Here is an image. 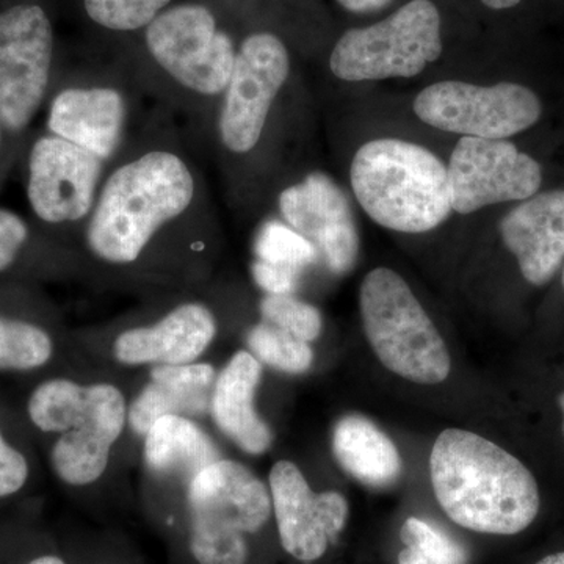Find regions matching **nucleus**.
<instances>
[{
  "mask_svg": "<svg viewBox=\"0 0 564 564\" xmlns=\"http://www.w3.org/2000/svg\"><path fill=\"white\" fill-rule=\"evenodd\" d=\"M220 458L217 445L184 415H163L144 441V462L152 474L191 485L193 478Z\"/></svg>",
  "mask_w": 564,
  "mask_h": 564,
  "instance_id": "obj_21",
  "label": "nucleus"
},
{
  "mask_svg": "<svg viewBox=\"0 0 564 564\" xmlns=\"http://www.w3.org/2000/svg\"><path fill=\"white\" fill-rule=\"evenodd\" d=\"M400 538L404 549L399 554V564H467L462 545L422 519H406Z\"/></svg>",
  "mask_w": 564,
  "mask_h": 564,
  "instance_id": "obj_25",
  "label": "nucleus"
},
{
  "mask_svg": "<svg viewBox=\"0 0 564 564\" xmlns=\"http://www.w3.org/2000/svg\"><path fill=\"white\" fill-rule=\"evenodd\" d=\"M139 93V84L120 80L66 85L52 99L47 129L111 165L144 124Z\"/></svg>",
  "mask_w": 564,
  "mask_h": 564,
  "instance_id": "obj_12",
  "label": "nucleus"
},
{
  "mask_svg": "<svg viewBox=\"0 0 564 564\" xmlns=\"http://www.w3.org/2000/svg\"><path fill=\"white\" fill-rule=\"evenodd\" d=\"M28 240V223L14 212L0 209V273L13 265Z\"/></svg>",
  "mask_w": 564,
  "mask_h": 564,
  "instance_id": "obj_29",
  "label": "nucleus"
},
{
  "mask_svg": "<svg viewBox=\"0 0 564 564\" xmlns=\"http://www.w3.org/2000/svg\"><path fill=\"white\" fill-rule=\"evenodd\" d=\"M291 69L288 46L274 33L256 32L242 41L207 141L225 161H239L258 150Z\"/></svg>",
  "mask_w": 564,
  "mask_h": 564,
  "instance_id": "obj_9",
  "label": "nucleus"
},
{
  "mask_svg": "<svg viewBox=\"0 0 564 564\" xmlns=\"http://www.w3.org/2000/svg\"><path fill=\"white\" fill-rule=\"evenodd\" d=\"M254 254L256 261L288 267L296 272H303L318 259L314 245L280 220L263 223L256 236Z\"/></svg>",
  "mask_w": 564,
  "mask_h": 564,
  "instance_id": "obj_26",
  "label": "nucleus"
},
{
  "mask_svg": "<svg viewBox=\"0 0 564 564\" xmlns=\"http://www.w3.org/2000/svg\"><path fill=\"white\" fill-rule=\"evenodd\" d=\"M284 223L310 240L334 274L355 269L359 232L347 195L328 174L314 172L278 196Z\"/></svg>",
  "mask_w": 564,
  "mask_h": 564,
  "instance_id": "obj_15",
  "label": "nucleus"
},
{
  "mask_svg": "<svg viewBox=\"0 0 564 564\" xmlns=\"http://www.w3.org/2000/svg\"><path fill=\"white\" fill-rule=\"evenodd\" d=\"M359 310L367 340L386 369L417 384L447 380V345L399 273L380 267L367 274Z\"/></svg>",
  "mask_w": 564,
  "mask_h": 564,
  "instance_id": "obj_6",
  "label": "nucleus"
},
{
  "mask_svg": "<svg viewBox=\"0 0 564 564\" xmlns=\"http://www.w3.org/2000/svg\"><path fill=\"white\" fill-rule=\"evenodd\" d=\"M109 163L61 139L41 137L29 158L28 196L33 214L47 225H87Z\"/></svg>",
  "mask_w": 564,
  "mask_h": 564,
  "instance_id": "obj_13",
  "label": "nucleus"
},
{
  "mask_svg": "<svg viewBox=\"0 0 564 564\" xmlns=\"http://www.w3.org/2000/svg\"><path fill=\"white\" fill-rule=\"evenodd\" d=\"M173 0H84L87 17L110 32H137L147 29Z\"/></svg>",
  "mask_w": 564,
  "mask_h": 564,
  "instance_id": "obj_27",
  "label": "nucleus"
},
{
  "mask_svg": "<svg viewBox=\"0 0 564 564\" xmlns=\"http://www.w3.org/2000/svg\"><path fill=\"white\" fill-rule=\"evenodd\" d=\"M443 54V20L432 0H411L386 20L340 36L329 69L345 82L415 77Z\"/></svg>",
  "mask_w": 564,
  "mask_h": 564,
  "instance_id": "obj_8",
  "label": "nucleus"
},
{
  "mask_svg": "<svg viewBox=\"0 0 564 564\" xmlns=\"http://www.w3.org/2000/svg\"><path fill=\"white\" fill-rule=\"evenodd\" d=\"M261 377V362L256 356L239 351L217 377L212 393L210 411L218 429L251 455L269 451L273 441L269 425L259 417L254 408Z\"/></svg>",
  "mask_w": 564,
  "mask_h": 564,
  "instance_id": "obj_19",
  "label": "nucleus"
},
{
  "mask_svg": "<svg viewBox=\"0 0 564 564\" xmlns=\"http://www.w3.org/2000/svg\"><path fill=\"white\" fill-rule=\"evenodd\" d=\"M352 193L377 225L422 234L452 214L448 170L426 148L399 139L372 140L352 158Z\"/></svg>",
  "mask_w": 564,
  "mask_h": 564,
  "instance_id": "obj_4",
  "label": "nucleus"
},
{
  "mask_svg": "<svg viewBox=\"0 0 564 564\" xmlns=\"http://www.w3.org/2000/svg\"><path fill=\"white\" fill-rule=\"evenodd\" d=\"M521 2L522 0H481V3L491 10L513 9V7Z\"/></svg>",
  "mask_w": 564,
  "mask_h": 564,
  "instance_id": "obj_33",
  "label": "nucleus"
},
{
  "mask_svg": "<svg viewBox=\"0 0 564 564\" xmlns=\"http://www.w3.org/2000/svg\"><path fill=\"white\" fill-rule=\"evenodd\" d=\"M29 564H65L62 562L61 558H57V556H40V558L33 560V562Z\"/></svg>",
  "mask_w": 564,
  "mask_h": 564,
  "instance_id": "obj_35",
  "label": "nucleus"
},
{
  "mask_svg": "<svg viewBox=\"0 0 564 564\" xmlns=\"http://www.w3.org/2000/svg\"><path fill=\"white\" fill-rule=\"evenodd\" d=\"M215 381L217 377L209 364L155 366L150 384L137 397L129 411L133 432L147 436L163 415L196 417L209 413Z\"/></svg>",
  "mask_w": 564,
  "mask_h": 564,
  "instance_id": "obj_20",
  "label": "nucleus"
},
{
  "mask_svg": "<svg viewBox=\"0 0 564 564\" xmlns=\"http://www.w3.org/2000/svg\"><path fill=\"white\" fill-rule=\"evenodd\" d=\"M270 492L285 552L302 562L321 558L347 522L348 503L343 494L314 492L291 462L274 464Z\"/></svg>",
  "mask_w": 564,
  "mask_h": 564,
  "instance_id": "obj_16",
  "label": "nucleus"
},
{
  "mask_svg": "<svg viewBox=\"0 0 564 564\" xmlns=\"http://www.w3.org/2000/svg\"><path fill=\"white\" fill-rule=\"evenodd\" d=\"M391 0H337L339 6L351 13H372V11L384 9Z\"/></svg>",
  "mask_w": 564,
  "mask_h": 564,
  "instance_id": "obj_32",
  "label": "nucleus"
},
{
  "mask_svg": "<svg viewBox=\"0 0 564 564\" xmlns=\"http://www.w3.org/2000/svg\"><path fill=\"white\" fill-rule=\"evenodd\" d=\"M447 170L452 210L463 215L492 204L525 202L543 184L540 163L507 140L463 137Z\"/></svg>",
  "mask_w": 564,
  "mask_h": 564,
  "instance_id": "obj_14",
  "label": "nucleus"
},
{
  "mask_svg": "<svg viewBox=\"0 0 564 564\" xmlns=\"http://www.w3.org/2000/svg\"><path fill=\"white\" fill-rule=\"evenodd\" d=\"M29 415L36 429L61 433L51 462L62 481L91 485L106 473L111 447L124 429V395L111 384L50 380L33 391Z\"/></svg>",
  "mask_w": 564,
  "mask_h": 564,
  "instance_id": "obj_5",
  "label": "nucleus"
},
{
  "mask_svg": "<svg viewBox=\"0 0 564 564\" xmlns=\"http://www.w3.org/2000/svg\"><path fill=\"white\" fill-rule=\"evenodd\" d=\"M536 564H564V552L544 556V558L540 560Z\"/></svg>",
  "mask_w": 564,
  "mask_h": 564,
  "instance_id": "obj_34",
  "label": "nucleus"
},
{
  "mask_svg": "<svg viewBox=\"0 0 564 564\" xmlns=\"http://www.w3.org/2000/svg\"><path fill=\"white\" fill-rule=\"evenodd\" d=\"M562 282H563V289H564V270H563Z\"/></svg>",
  "mask_w": 564,
  "mask_h": 564,
  "instance_id": "obj_38",
  "label": "nucleus"
},
{
  "mask_svg": "<svg viewBox=\"0 0 564 564\" xmlns=\"http://www.w3.org/2000/svg\"><path fill=\"white\" fill-rule=\"evenodd\" d=\"M191 549L199 564H245V534L269 521L272 497L243 464L218 459L188 485Z\"/></svg>",
  "mask_w": 564,
  "mask_h": 564,
  "instance_id": "obj_7",
  "label": "nucleus"
},
{
  "mask_svg": "<svg viewBox=\"0 0 564 564\" xmlns=\"http://www.w3.org/2000/svg\"><path fill=\"white\" fill-rule=\"evenodd\" d=\"M437 503L464 529L511 536L524 532L540 513L533 474L510 452L480 434L448 429L430 456Z\"/></svg>",
  "mask_w": 564,
  "mask_h": 564,
  "instance_id": "obj_2",
  "label": "nucleus"
},
{
  "mask_svg": "<svg viewBox=\"0 0 564 564\" xmlns=\"http://www.w3.org/2000/svg\"><path fill=\"white\" fill-rule=\"evenodd\" d=\"M333 452L345 473L372 488L399 480L402 458L391 437L362 415H345L333 434Z\"/></svg>",
  "mask_w": 564,
  "mask_h": 564,
  "instance_id": "obj_22",
  "label": "nucleus"
},
{
  "mask_svg": "<svg viewBox=\"0 0 564 564\" xmlns=\"http://www.w3.org/2000/svg\"><path fill=\"white\" fill-rule=\"evenodd\" d=\"M560 406H562V410H563V432H564V393L562 397H560Z\"/></svg>",
  "mask_w": 564,
  "mask_h": 564,
  "instance_id": "obj_36",
  "label": "nucleus"
},
{
  "mask_svg": "<svg viewBox=\"0 0 564 564\" xmlns=\"http://www.w3.org/2000/svg\"><path fill=\"white\" fill-rule=\"evenodd\" d=\"M248 345L258 356V361L281 370V372L300 375L313 366L314 351L310 343L296 339L292 334L282 332L276 326L263 322L248 334Z\"/></svg>",
  "mask_w": 564,
  "mask_h": 564,
  "instance_id": "obj_24",
  "label": "nucleus"
},
{
  "mask_svg": "<svg viewBox=\"0 0 564 564\" xmlns=\"http://www.w3.org/2000/svg\"><path fill=\"white\" fill-rule=\"evenodd\" d=\"M54 31L39 6H14L0 13V120L21 132L39 113L50 88Z\"/></svg>",
  "mask_w": 564,
  "mask_h": 564,
  "instance_id": "obj_11",
  "label": "nucleus"
},
{
  "mask_svg": "<svg viewBox=\"0 0 564 564\" xmlns=\"http://www.w3.org/2000/svg\"><path fill=\"white\" fill-rule=\"evenodd\" d=\"M144 46L159 80L148 95L182 111L209 141L212 124L236 65L237 50L209 7L180 3L144 29Z\"/></svg>",
  "mask_w": 564,
  "mask_h": 564,
  "instance_id": "obj_3",
  "label": "nucleus"
},
{
  "mask_svg": "<svg viewBox=\"0 0 564 564\" xmlns=\"http://www.w3.org/2000/svg\"><path fill=\"white\" fill-rule=\"evenodd\" d=\"M505 247L530 284H547L564 261V191L536 193L500 221Z\"/></svg>",
  "mask_w": 564,
  "mask_h": 564,
  "instance_id": "obj_18",
  "label": "nucleus"
},
{
  "mask_svg": "<svg viewBox=\"0 0 564 564\" xmlns=\"http://www.w3.org/2000/svg\"><path fill=\"white\" fill-rule=\"evenodd\" d=\"M2 129H3V124H2V120H0V144H2Z\"/></svg>",
  "mask_w": 564,
  "mask_h": 564,
  "instance_id": "obj_37",
  "label": "nucleus"
},
{
  "mask_svg": "<svg viewBox=\"0 0 564 564\" xmlns=\"http://www.w3.org/2000/svg\"><path fill=\"white\" fill-rule=\"evenodd\" d=\"M263 322L292 334L304 343H313L322 333V314L313 304L292 295H265L261 302Z\"/></svg>",
  "mask_w": 564,
  "mask_h": 564,
  "instance_id": "obj_28",
  "label": "nucleus"
},
{
  "mask_svg": "<svg viewBox=\"0 0 564 564\" xmlns=\"http://www.w3.org/2000/svg\"><path fill=\"white\" fill-rule=\"evenodd\" d=\"M29 477L24 455L11 447L0 433V497L20 491Z\"/></svg>",
  "mask_w": 564,
  "mask_h": 564,
  "instance_id": "obj_31",
  "label": "nucleus"
},
{
  "mask_svg": "<svg viewBox=\"0 0 564 564\" xmlns=\"http://www.w3.org/2000/svg\"><path fill=\"white\" fill-rule=\"evenodd\" d=\"M214 214L192 141L158 117L141 126L107 170L84 243L96 261L131 267L170 234L212 231Z\"/></svg>",
  "mask_w": 564,
  "mask_h": 564,
  "instance_id": "obj_1",
  "label": "nucleus"
},
{
  "mask_svg": "<svg viewBox=\"0 0 564 564\" xmlns=\"http://www.w3.org/2000/svg\"><path fill=\"white\" fill-rule=\"evenodd\" d=\"M300 273L288 267L254 261L251 265L252 280L267 295H292L299 285Z\"/></svg>",
  "mask_w": 564,
  "mask_h": 564,
  "instance_id": "obj_30",
  "label": "nucleus"
},
{
  "mask_svg": "<svg viewBox=\"0 0 564 564\" xmlns=\"http://www.w3.org/2000/svg\"><path fill=\"white\" fill-rule=\"evenodd\" d=\"M54 350L50 334L33 323L0 317V370L39 369Z\"/></svg>",
  "mask_w": 564,
  "mask_h": 564,
  "instance_id": "obj_23",
  "label": "nucleus"
},
{
  "mask_svg": "<svg viewBox=\"0 0 564 564\" xmlns=\"http://www.w3.org/2000/svg\"><path fill=\"white\" fill-rule=\"evenodd\" d=\"M414 111L425 124L440 131L507 140L536 124L543 106L524 85L502 82L484 87L447 80L419 93Z\"/></svg>",
  "mask_w": 564,
  "mask_h": 564,
  "instance_id": "obj_10",
  "label": "nucleus"
},
{
  "mask_svg": "<svg viewBox=\"0 0 564 564\" xmlns=\"http://www.w3.org/2000/svg\"><path fill=\"white\" fill-rule=\"evenodd\" d=\"M217 336V318L204 303L185 302L150 326L128 329L115 340V358L128 366H185Z\"/></svg>",
  "mask_w": 564,
  "mask_h": 564,
  "instance_id": "obj_17",
  "label": "nucleus"
}]
</instances>
